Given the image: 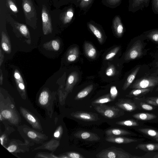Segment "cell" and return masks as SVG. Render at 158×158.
I'll use <instances>...</instances> for the list:
<instances>
[{
  "instance_id": "obj_40",
  "label": "cell",
  "mask_w": 158,
  "mask_h": 158,
  "mask_svg": "<svg viewBox=\"0 0 158 158\" xmlns=\"http://www.w3.org/2000/svg\"><path fill=\"white\" fill-rule=\"evenodd\" d=\"M1 114L3 117L6 119H10L12 116L11 112L10 110H2Z\"/></svg>"
},
{
  "instance_id": "obj_26",
  "label": "cell",
  "mask_w": 158,
  "mask_h": 158,
  "mask_svg": "<svg viewBox=\"0 0 158 158\" xmlns=\"http://www.w3.org/2000/svg\"><path fill=\"white\" fill-rule=\"evenodd\" d=\"M43 47L47 49L58 51L60 48V44L59 41L57 40H53L44 44Z\"/></svg>"
},
{
  "instance_id": "obj_52",
  "label": "cell",
  "mask_w": 158,
  "mask_h": 158,
  "mask_svg": "<svg viewBox=\"0 0 158 158\" xmlns=\"http://www.w3.org/2000/svg\"><path fill=\"white\" fill-rule=\"evenodd\" d=\"M156 66H158V61L156 62Z\"/></svg>"
},
{
  "instance_id": "obj_34",
  "label": "cell",
  "mask_w": 158,
  "mask_h": 158,
  "mask_svg": "<svg viewBox=\"0 0 158 158\" xmlns=\"http://www.w3.org/2000/svg\"><path fill=\"white\" fill-rule=\"evenodd\" d=\"M120 48L119 47H117L112 49L106 55L105 60H108L113 58L117 53Z\"/></svg>"
},
{
  "instance_id": "obj_20",
  "label": "cell",
  "mask_w": 158,
  "mask_h": 158,
  "mask_svg": "<svg viewBox=\"0 0 158 158\" xmlns=\"http://www.w3.org/2000/svg\"><path fill=\"white\" fill-rule=\"evenodd\" d=\"M84 47L85 53L88 57L92 59L95 58L97 53V51L91 44L85 42Z\"/></svg>"
},
{
  "instance_id": "obj_42",
  "label": "cell",
  "mask_w": 158,
  "mask_h": 158,
  "mask_svg": "<svg viewBox=\"0 0 158 158\" xmlns=\"http://www.w3.org/2000/svg\"><path fill=\"white\" fill-rule=\"evenodd\" d=\"M148 37L151 40L158 43V33H153Z\"/></svg>"
},
{
  "instance_id": "obj_12",
  "label": "cell",
  "mask_w": 158,
  "mask_h": 158,
  "mask_svg": "<svg viewBox=\"0 0 158 158\" xmlns=\"http://www.w3.org/2000/svg\"><path fill=\"white\" fill-rule=\"evenodd\" d=\"M74 9L72 5L69 6L62 13L60 19L64 24L71 22L74 17Z\"/></svg>"
},
{
  "instance_id": "obj_6",
  "label": "cell",
  "mask_w": 158,
  "mask_h": 158,
  "mask_svg": "<svg viewBox=\"0 0 158 158\" xmlns=\"http://www.w3.org/2000/svg\"><path fill=\"white\" fill-rule=\"evenodd\" d=\"M73 117L85 121H94L98 119V115L96 113L84 111H77L71 114Z\"/></svg>"
},
{
  "instance_id": "obj_28",
  "label": "cell",
  "mask_w": 158,
  "mask_h": 158,
  "mask_svg": "<svg viewBox=\"0 0 158 158\" xmlns=\"http://www.w3.org/2000/svg\"><path fill=\"white\" fill-rule=\"evenodd\" d=\"M140 132L156 139L158 138V131L150 128H142L138 129Z\"/></svg>"
},
{
  "instance_id": "obj_22",
  "label": "cell",
  "mask_w": 158,
  "mask_h": 158,
  "mask_svg": "<svg viewBox=\"0 0 158 158\" xmlns=\"http://www.w3.org/2000/svg\"><path fill=\"white\" fill-rule=\"evenodd\" d=\"M140 69V66L137 67L128 76L123 85V90H126L131 85V84L134 81Z\"/></svg>"
},
{
  "instance_id": "obj_5",
  "label": "cell",
  "mask_w": 158,
  "mask_h": 158,
  "mask_svg": "<svg viewBox=\"0 0 158 158\" xmlns=\"http://www.w3.org/2000/svg\"><path fill=\"white\" fill-rule=\"evenodd\" d=\"M42 29L44 34L48 35L52 33V30L50 14L45 6L43 5L42 11Z\"/></svg>"
},
{
  "instance_id": "obj_18",
  "label": "cell",
  "mask_w": 158,
  "mask_h": 158,
  "mask_svg": "<svg viewBox=\"0 0 158 158\" xmlns=\"http://www.w3.org/2000/svg\"><path fill=\"white\" fill-rule=\"evenodd\" d=\"M14 77L19 90L25 93V87L23 80L20 73L17 69L14 72Z\"/></svg>"
},
{
  "instance_id": "obj_54",
  "label": "cell",
  "mask_w": 158,
  "mask_h": 158,
  "mask_svg": "<svg viewBox=\"0 0 158 158\" xmlns=\"http://www.w3.org/2000/svg\"><path fill=\"white\" fill-rule=\"evenodd\" d=\"M156 140L158 142V138L156 139Z\"/></svg>"
},
{
  "instance_id": "obj_7",
  "label": "cell",
  "mask_w": 158,
  "mask_h": 158,
  "mask_svg": "<svg viewBox=\"0 0 158 158\" xmlns=\"http://www.w3.org/2000/svg\"><path fill=\"white\" fill-rule=\"evenodd\" d=\"M116 104L119 108L128 112H132L137 109L135 103L130 99H119Z\"/></svg>"
},
{
  "instance_id": "obj_31",
  "label": "cell",
  "mask_w": 158,
  "mask_h": 158,
  "mask_svg": "<svg viewBox=\"0 0 158 158\" xmlns=\"http://www.w3.org/2000/svg\"><path fill=\"white\" fill-rule=\"evenodd\" d=\"M116 124L127 127H135L139 125V123L138 122L132 119L119 121L116 122Z\"/></svg>"
},
{
  "instance_id": "obj_23",
  "label": "cell",
  "mask_w": 158,
  "mask_h": 158,
  "mask_svg": "<svg viewBox=\"0 0 158 158\" xmlns=\"http://www.w3.org/2000/svg\"><path fill=\"white\" fill-rule=\"evenodd\" d=\"M79 54V49L77 47H74L70 48L68 51L66 58L69 62H72L76 60Z\"/></svg>"
},
{
  "instance_id": "obj_46",
  "label": "cell",
  "mask_w": 158,
  "mask_h": 158,
  "mask_svg": "<svg viewBox=\"0 0 158 158\" xmlns=\"http://www.w3.org/2000/svg\"><path fill=\"white\" fill-rule=\"evenodd\" d=\"M60 130H58L56 131L54 134V136L56 138H58L59 137L60 135Z\"/></svg>"
},
{
  "instance_id": "obj_16",
  "label": "cell",
  "mask_w": 158,
  "mask_h": 158,
  "mask_svg": "<svg viewBox=\"0 0 158 158\" xmlns=\"http://www.w3.org/2000/svg\"><path fill=\"white\" fill-rule=\"evenodd\" d=\"M153 89V88L134 89L131 90L129 94L126 95V96L129 98H139L146 94L148 93L152 92Z\"/></svg>"
},
{
  "instance_id": "obj_35",
  "label": "cell",
  "mask_w": 158,
  "mask_h": 158,
  "mask_svg": "<svg viewBox=\"0 0 158 158\" xmlns=\"http://www.w3.org/2000/svg\"><path fill=\"white\" fill-rule=\"evenodd\" d=\"M116 72V69L113 65H110L106 69V73L108 77H111L114 76Z\"/></svg>"
},
{
  "instance_id": "obj_43",
  "label": "cell",
  "mask_w": 158,
  "mask_h": 158,
  "mask_svg": "<svg viewBox=\"0 0 158 158\" xmlns=\"http://www.w3.org/2000/svg\"><path fill=\"white\" fill-rule=\"evenodd\" d=\"M28 136L31 139H35L37 136V135L35 133L32 131H29L27 133Z\"/></svg>"
},
{
  "instance_id": "obj_50",
  "label": "cell",
  "mask_w": 158,
  "mask_h": 158,
  "mask_svg": "<svg viewBox=\"0 0 158 158\" xmlns=\"http://www.w3.org/2000/svg\"><path fill=\"white\" fill-rule=\"evenodd\" d=\"M153 158H158V153L156 154L153 157Z\"/></svg>"
},
{
  "instance_id": "obj_39",
  "label": "cell",
  "mask_w": 158,
  "mask_h": 158,
  "mask_svg": "<svg viewBox=\"0 0 158 158\" xmlns=\"http://www.w3.org/2000/svg\"><path fill=\"white\" fill-rule=\"evenodd\" d=\"M8 5L10 9L15 13H17L18 10L17 6L11 0H7Z\"/></svg>"
},
{
  "instance_id": "obj_30",
  "label": "cell",
  "mask_w": 158,
  "mask_h": 158,
  "mask_svg": "<svg viewBox=\"0 0 158 158\" xmlns=\"http://www.w3.org/2000/svg\"><path fill=\"white\" fill-rule=\"evenodd\" d=\"M113 101L111 98L110 94L102 96L92 102V104H102Z\"/></svg>"
},
{
  "instance_id": "obj_8",
  "label": "cell",
  "mask_w": 158,
  "mask_h": 158,
  "mask_svg": "<svg viewBox=\"0 0 158 158\" xmlns=\"http://www.w3.org/2000/svg\"><path fill=\"white\" fill-rule=\"evenodd\" d=\"M22 5L27 20L34 18L35 12L31 1L23 0Z\"/></svg>"
},
{
  "instance_id": "obj_47",
  "label": "cell",
  "mask_w": 158,
  "mask_h": 158,
  "mask_svg": "<svg viewBox=\"0 0 158 158\" xmlns=\"http://www.w3.org/2000/svg\"><path fill=\"white\" fill-rule=\"evenodd\" d=\"M3 74L2 73V70L0 69V85H2V84L3 82Z\"/></svg>"
},
{
  "instance_id": "obj_27",
  "label": "cell",
  "mask_w": 158,
  "mask_h": 158,
  "mask_svg": "<svg viewBox=\"0 0 158 158\" xmlns=\"http://www.w3.org/2000/svg\"><path fill=\"white\" fill-rule=\"evenodd\" d=\"M15 26L16 28L23 36L27 38L30 39L29 32L26 25L16 23H15Z\"/></svg>"
},
{
  "instance_id": "obj_10",
  "label": "cell",
  "mask_w": 158,
  "mask_h": 158,
  "mask_svg": "<svg viewBox=\"0 0 158 158\" xmlns=\"http://www.w3.org/2000/svg\"><path fill=\"white\" fill-rule=\"evenodd\" d=\"M87 24L88 28L97 38L99 43L102 44L103 37L102 31L98 27L99 25L92 20L88 22Z\"/></svg>"
},
{
  "instance_id": "obj_38",
  "label": "cell",
  "mask_w": 158,
  "mask_h": 158,
  "mask_svg": "<svg viewBox=\"0 0 158 158\" xmlns=\"http://www.w3.org/2000/svg\"><path fill=\"white\" fill-rule=\"evenodd\" d=\"M141 107L143 109L147 110H152L154 109V107L148 103L141 102L139 103Z\"/></svg>"
},
{
  "instance_id": "obj_1",
  "label": "cell",
  "mask_w": 158,
  "mask_h": 158,
  "mask_svg": "<svg viewBox=\"0 0 158 158\" xmlns=\"http://www.w3.org/2000/svg\"><path fill=\"white\" fill-rule=\"evenodd\" d=\"M96 157L100 158H138L140 157L131 155L122 149L111 147L103 150L98 154Z\"/></svg>"
},
{
  "instance_id": "obj_25",
  "label": "cell",
  "mask_w": 158,
  "mask_h": 158,
  "mask_svg": "<svg viewBox=\"0 0 158 158\" xmlns=\"http://www.w3.org/2000/svg\"><path fill=\"white\" fill-rule=\"evenodd\" d=\"M93 88L94 85L92 84L85 87L77 94L75 99L78 100L86 97L91 92L93 89Z\"/></svg>"
},
{
  "instance_id": "obj_53",
  "label": "cell",
  "mask_w": 158,
  "mask_h": 158,
  "mask_svg": "<svg viewBox=\"0 0 158 158\" xmlns=\"http://www.w3.org/2000/svg\"><path fill=\"white\" fill-rule=\"evenodd\" d=\"M156 91H158V87L156 88Z\"/></svg>"
},
{
  "instance_id": "obj_9",
  "label": "cell",
  "mask_w": 158,
  "mask_h": 158,
  "mask_svg": "<svg viewBox=\"0 0 158 158\" xmlns=\"http://www.w3.org/2000/svg\"><path fill=\"white\" fill-rule=\"evenodd\" d=\"M74 135L77 138L88 141H97L100 139L97 134L85 131H79L76 133Z\"/></svg>"
},
{
  "instance_id": "obj_17",
  "label": "cell",
  "mask_w": 158,
  "mask_h": 158,
  "mask_svg": "<svg viewBox=\"0 0 158 158\" xmlns=\"http://www.w3.org/2000/svg\"><path fill=\"white\" fill-rule=\"evenodd\" d=\"M107 136H121L134 134L131 132L120 128H113L108 129L105 131Z\"/></svg>"
},
{
  "instance_id": "obj_4",
  "label": "cell",
  "mask_w": 158,
  "mask_h": 158,
  "mask_svg": "<svg viewBox=\"0 0 158 158\" xmlns=\"http://www.w3.org/2000/svg\"><path fill=\"white\" fill-rule=\"evenodd\" d=\"M143 46L140 40L135 41L126 52L125 57L126 60H134L141 57L143 54Z\"/></svg>"
},
{
  "instance_id": "obj_2",
  "label": "cell",
  "mask_w": 158,
  "mask_h": 158,
  "mask_svg": "<svg viewBox=\"0 0 158 158\" xmlns=\"http://www.w3.org/2000/svg\"><path fill=\"white\" fill-rule=\"evenodd\" d=\"M95 110L104 117L112 119L123 115V111L114 106L100 104L94 107Z\"/></svg>"
},
{
  "instance_id": "obj_32",
  "label": "cell",
  "mask_w": 158,
  "mask_h": 158,
  "mask_svg": "<svg viewBox=\"0 0 158 158\" xmlns=\"http://www.w3.org/2000/svg\"><path fill=\"white\" fill-rule=\"evenodd\" d=\"M49 94L48 92L45 90L43 91L40 94L39 98V101L42 105H46L48 100Z\"/></svg>"
},
{
  "instance_id": "obj_11",
  "label": "cell",
  "mask_w": 158,
  "mask_h": 158,
  "mask_svg": "<svg viewBox=\"0 0 158 158\" xmlns=\"http://www.w3.org/2000/svg\"><path fill=\"white\" fill-rule=\"evenodd\" d=\"M79 80V74L76 71L72 72L69 75L67 79L65 88L67 93L72 91L73 87Z\"/></svg>"
},
{
  "instance_id": "obj_13",
  "label": "cell",
  "mask_w": 158,
  "mask_h": 158,
  "mask_svg": "<svg viewBox=\"0 0 158 158\" xmlns=\"http://www.w3.org/2000/svg\"><path fill=\"white\" fill-rule=\"evenodd\" d=\"M106 140L109 142L118 143L125 144L134 142L138 140L120 136H107Z\"/></svg>"
},
{
  "instance_id": "obj_37",
  "label": "cell",
  "mask_w": 158,
  "mask_h": 158,
  "mask_svg": "<svg viewBox=\"0 0 158 158\" xmlns=\"http://www.w3.org/2000/svg\"><path fill=\"white\" fill-rule=\"evenodd\" d=\"M118 92L115 86H112L110 87V96L113 100L114 101L118 95Z\"/></svg>"
},
{
  "instance_id": "obj_49",
  "label": "cell",
  "mask_w": 158,
  "mask_h": 158,
  "mask_svg": "<svg viewBox=\"0 0 158 158\" xmlns=\"http://www.w3.org/2000/svg\"><path fill=\"white\" fill-rule=\"evenodd\" d=\"M153 75H157L158 74V69L156 70V71L154 73L152 74Z\"/></svg>"
},
{
  "instance_id": "obj_14",
  "label": "cell",
  "mask_w": 158,
  "mask_h": 158,
  "mask_svg": "<svg viewBox=\"0 0 158 158\" xmlns=\"http://www.w3.org/2000/svg\"><path fill=\"white\" fill-rule=\"evenodd\" d=\"M112 27L115 34L118 37H121L123 32V27L120 17L116 15L112 21Z\"/></svg>"
},
{
  "instance_id": "obj_51",
  "label": "cell",
  "mask_w": 158,
  "mask_h": 158,
  "mask_svg": "<svg viewBox=\"0 0 158 158\" xmlns=\"http://www.w3.org/2000/svg\"><path fill=\"white\" fill-rule=\"evenodd\" d=\"M66 2H71L73 0H64Z\"/></svg>"
},
{
  "instance_id": "obj_19",
  "label": "cell",
  "mask_w": 158,
  "mask_h": 158,
  "mask_svg": "<svg viewBox=\"0 0 158 158\" xmlns=\"http://www.w3.org/2000/svg\"><path fill=\"white\" fill-rule=\"evenodd\" d=\"M1 46L3 50L7 53L11 52V45L8 38L3 31L1 33Z\"/></svg>"
},
{
  "instance_id": "obj_41",
  "label": "cell",
  "mask_w": 158,
  "mask_h": 158,
  "mask_svg": "<svg viewBox=\"0 0 158 158\" xmlns=\"http://www.w3.org/2000/svg\"><path fill=\"white\" fill-rule=\"evenodd\" d=\"M67 156L71 158H84L85 157L81 154L76 152H69L67 153Z\"/></svg>"
},
{
  "instance_id": "obj_48",
  "label": "cell",
  "mask_w": 158,
  "mask_h": 158,
  "mask_svg": "<svg viewBox=\"0 0 158 158\" xmlns=\"http://www.w3.org/2000/svg\"><path fill=\"white\" fill-rule=\"evenodd\" d=\"M4 137L3 136H1L0 137V143L2 145H3V139H4Z\"/></svg>"
},
{
  "instance_id": "obj_3",
  "label": "cell",
  "mask_w": 158,
  "mask_h": 158,
  "mask_svg": "<svg viewBox=\"0 0 158 158\" xmlns=\"http://www.w3.org/2000/svg\"><path fill=\"white\" fill-rule=\"evenodd\" d=\"M158 85V76L143 77L137 79L130 86L133 89L153 88Z\"/></svg>"
},
{
  "instance_id": "obj_44",
  "label": "cell",
  "mask_w": 158,
  "mask_h": 158,
  "mask_svg": "<svg viewBox=\"0 0 158 158\" xmlns=\"http://www.w3.org/2000/svg\"><path fill=\"white\" fill-rule=\"evenodd\" d=\"M17 148L16 145H11L9 146L7 149L10 152H13L15 151L17 149Z\"/></svg>"
},
{
  "instance_id": "obj_45",
  "label": "cell",
  "mask_w": 158,
  "mask_h": 158,
  "mask_svg": "<svg viewBox=\"0 0 158 158\" xmlns=\"http://www.w3.org/2000/svg\"><path fill=\"white\" fill-rule=\"evenodd\" d=\"M4 55L2 54L1 49H0V65L1 66L3 61Z\"/></svg>"
},
{
  "instance_id": "obj_15",
  "label": "cell",
  "mask_w": 158,
  "mask_h": 158,
  "mask_svg": "<svg viewBox=\"0 0 158 158\" xmlns=\"http://www.w3.org/2000/svg\"><path fill=\"white\" fill-rule=\"evenodd\" d=\"M94 0H73L71 2L76 7L85 12L87 11L92 6Z\"/></svg>"
},
{
  "instance_id": "obj_29",
  "label": "cell",
  "mask_w": 158,
  "mask_h": 158,
  "mask_svg": "<svg viewBox=\"0 0 158 158\" xmlns=\"http://www.w3.org/2000/svg\"><path fill=\"white\" fill-rule=\"evenodd\" d=\"M121 0H102L103 5L111 8H115L118 6L121 3Z\"/></svg>"
},
{
  "instance_id": "obj_33",
  "label": "cell",
  "mask_w": 158,
  "mask_h": 158,
  "mask_svg": "<svg viewBox=\"0 0 158 158\" xmlns=\"http://www.w3.org/2000/svg\"><path fill=\"white\" fill-rule=\"evenodd\" d=\"M148 103L154 106H158V97H150L144 98Z\"/></svg>"
},
{
  "instance_id": "obj_24",
  "label": "cell",
  "mask_w": 158,
  "mask_h": 158,
  "mask_svg": "<svg viewBox=\"0 0 158 158\" xmlns=\"http://www.w3.org/2000/svg\"><path fill=\"white\" fill-rule=\"evenodd\" d=\"M132 116L137 119L144 121L152 120L157 117V116L153 114L146 113H136L133 114Z\"/></svg>"
},
{
  "instance_id": "obj_36",
  "label": "cell",
  "mask_w": 158,
  "mask_h": 158,
  "mask_svg": "<svg viewBox=\"0 0 158 158\" xmlns=\"http://www.w3.org/2000/svg\"><path fill=\"white\" fill-rule=\"evenodd\" d=\"M25 115L26 118L31 123L36 126L38 125V123L36 119L32 114L27 112L25 113Z\"/></svg>"
},
{
  "instance_id": "obj_21",
  "label": "cell",
  "mask_w": 158,
  "mask_h": 158,
  "mask_svg": "<svg viewBox=\"0 0 158 158\" xmlns=\"http://www.w3.org/2000/svg\"><path fill=\"white\" fill-rule=\"evenodd\" d=\"M144 151L148 152L158 150V143H140L135 148Z\"/></svg>"
}]
</instances>
